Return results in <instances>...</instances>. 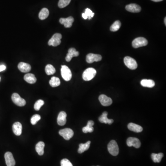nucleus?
<instances>
[{
  "instance_id": "nucleus-35",
  "label": "nucleus",
  "mask_w": 166,
  "mask_h": 166,
  "mask_svg": "<svg viewBox=\"0 0 166 166\" xmlns=\"http://www.w3.org/2000/svg\"><path fill=\"white\" fill-rule=\"evenodd\" d=\"M61 166H73L72 163L67 159H62L61 162Z\"/></svg>"
},
{
  "instance_id": "nucleus-34",
  "label": "nucleus",
  "mask_w": 166,
  "mask_h": 166,
  "mask_svg": "<svg viewBox=\"0 0 166 166\" xmlns=\"http://www.w3.org/2000/svg\"><path fill=\"white\" fill-rule=\"evenodd\" d=\"M40 119H41V116L40 115H37V114L34 115L31 119V124L35 125Z\"/></svg>"
},
{
  "instance_id": "nucleus-11",
  "label": "nucleus",
  "mask_w": 166,
  "mask_h": 166,
  "mask_svg": "<svg viewBox=\"0 0 166 166\" xmlns=\"http://www.w3.org/2000/svg\"><path fill=\"white\" fill-rule=\"evenodd\" d=\"M6 165L7 166H15V161L13 158V155L10 152H7L4 155Z\"/></svg>"
},
{
  "instance_id": "nucleus-33",
  "label": "nucleus",
  "mask_w": 166,
  "mask_h": 166,
  "mask_svg": "<svg viewBox=\"0 0 166 166\" xmlns=\"http://www.w3.org/2000/svg\"><path fill=\"white\" fill-rule=\"evenodd\" d=\"M44 104V102L43 100H38L34 104V108L36 111H38L41 109V107Z\"/></svg>"
},
{
  "instance_id": "nucleus-13",
  "label": "nucleus",
  "mask_w": 166,
  "mask_h": 166,
  "mask_svg": "<svg viewBox=\"0 0 166 166\" xmlns=\"http://www.w3.org/2000/svg\"><path fill=\"white\" fill-rule=\"evenodd\" d=\"M60 23L63 25L66 28H70L72 27L73 23L74 22V19L72 16H70L67 18H61Z\"/></svg>"
},
{
  "instance_id": "nucleus-17",
  "label": "nucleus",
  "mask_w": 166,
  "mask_h": 166,
  "mask_svg": "<svg viewBox=\"0 0 166 166\" xmlns=\"http://www.w3.org/2000/svg\"><path fill=\"white\" fill-rule=\"evenodd\" d=\"M67 114L64 111H61L59 114L57 118L58 124L60 125H64L66 124L67 121Z\"/></svg>"
},
{
  "instance_id": "nucleus-23",
  "label": "nucleus",
  "mask_w": 166,
  "mask_h": 166,
  "mask_svg": "<svg viewBox=\"0 0 166 166\" xmlns=\"http://www.w3.org/2000/svg\"><path fill=\"white\" fill-rule=\"evenodd\" d=\"M91 142L88 141L85 143H80L79 145V148L78 149V153L81 154L83 153L85 151H87L90 148Z\"/></svg>"
},
{
  "instance_id": "nucleus-3",
  "label": "nucleus",
  "mask_w": 166,
  "mask_h": 166,
  "mask_svg": "<svg viewBox=\"0 0 166 166\" xmlns=\"http://www.w3.org/2000/svg\"><path fill=\"white\" fill-rule=\"evenodd\" d=\"M61 74L62 78L66 81H68L72 79V72L69 68L67 66H61Z\"/></svg>"
},
{
  "instance_id": "nucleus-26",
  "label": "nucleus",
  "mask_w": 166,
  "mask_h": 166,
  "mask_svg": "<svg viewBox=\"0 0 166 166\" xmlns=\"http://www.w3.org/2000/svg\"><path fill=\"white\" fill-rule=\"evenodd\" d=\"M163 154L162 153H158V154L152 153L151 154L152 160L154 163H160L162 158L163 157Z\"/></svg>"
},
{
  "instance_id": "nucleus-31",
  "label": "nucleus",
  "mask_w": 166,
  "mask_h": 166,
  "mask_svg": "<svg viewBox=\"0 0 166 166\" xmlns=\"http://www.w3.org/2000/svg\"><path fill=\"white\" fill-rule=\"evenodd\" d=\"M121 23L119 21H117L114 22V24L111 25L110 30L112 31H116L119 30L121 27Z\"/></svg>"
},
{
  "instance_id": "nucleus-38",
  "label": "nucleus",
  "mask_w": 166,
  "mask_h": 166,
  "mask_svg": "<svg viewBox=\"0 0 166 166\" xmlns=\"http://www.w3.org/2000/svg\"><path fill=\"white\" fill-rule=\"evenodd\" d=\"M164 23H165V25H166V18L165 17V19H164Z\"/></svg>"
},
{
  "instance_id": "nucleus-28",
  "label": "nucleus",
  "mask_w": 166,
  "mask_h": 166,
  "mask_svg": "<svg viewBox=\"0 0 166 166\" xmlns=\"http://www.w3.org/2000/svg\"><path fill=\"white\" fill-rule=\"evenodd\" d=\"M49 83L50 86H52V87H57V86H59L61 84L60 79L57 77H52Z\"/></svg>"
},
{
  "instance_id": "nucleus-18",
  "label": "nucleus",
  "mask_w": 166,
  "mask_h": 166,
  "mask_svg": "<svg viewBox=\"0 0 166 166\" xmlns=\"http://www.w3.org/2000/svg\"><path fill=\"white\" fill-rule=\"evenodd\" d=\"M13 131L15 135L20 136L22 131V126L21 124L19 122H16L13 125Z\"/></svg>"
},
{
  "instance_id": "nucleus-15",
  "label": "nucleus",
  "mask_w": 166,
  "mask_h": 166,
  "mask_svg": "<svg viewBox=\"0 0 166 166\" xmlns=\"http://www.w3.org/2000/svg\"><path fill=\"white\" fill-rule=\"evenodd\" d=\"M125 9L127 11L131 13H139L141 10V7L136 4H130L127 5Z\"/></svg>"
},
{
  "instance_id": "nucleus-36",
  "label": "nucleus",
  "mask_w": 166,
  "mask_h": 166,
  "mask_svg": "<svg viewBox=\"0 0 166 166\" xmlns=\"http://www.w3.org/2000/svg\"><path fill=\"white\" fill-rule=\"evenodd\" d=\"M6 66L3 65H0V72H2L3 71L5 70L6 69Z\"/></svg>"
},
{
  "instance_id": "nucleus-4",
  "label": "nucleus",
  "mask_w": 166,
  "mask_h": 166,
  "mask_svg": "<svg viewBox=\"0 0 166 166\" xmlns=\"http://www.w3.org/2000/svg\"><path fill=\"white\" fill-rule=\"evenodd\" d=\"M61 38L62 35L61 34L57 33L55 34L48 42L49 45L53 46L54 47L57 46L61 43Z\"/></svg>"
},
{
  "instance_id": "nucleus-30",
  "label": "nucleus",
  "mask_w": 166,
  "mask_h": 166,
  "mask_svg": "<svg viewBox=\"0 0 166 166\" xmlns=\"http://www.w3.org/2000/svg\"><path fill=\"white\" fill-rule=\"evenodd\" d=\"M45 70L46 74L48 75H52L55 73V68L52 65L50 64L47 65V66H46Z\"/></svg>"
},
{
  "instance_id": "nucleus-2",
  "label": "nucleus",
  "mask_w": 166,
  "mask_h": 166,
  "mask_svg": "<svg viewBox=\"0 0 166 166\" xmlns=\"http://www.w3.org/2000/svg\"><path fill=\"white\" fill-rule=\"evenodd\" d=\"M108 149L110 154L114 156L118 155L119 152L118 145L116 141L114 140H111L108 144Z\"/></svg>"
},
{
  "instance_id": "nucleus-21",
  "label": "nucleus",
  "mask_w": 166,
  "mask_h": 166,
  "mask_svg": "<svg viewBox=\"0 0 166 166\" xmlns=\"http://www.w3.org/2000/svg\"><path fill=\"white\" fill-rule=\"evenodd\" d=\"M24 79L29 84H34L37 81V79L32 73H27L24 76Z\"/></svg>"
},
{
  "instance_id": "nucleus-14",
  "label": "nucleus",
  "mask_w": 166,
  "mask_h": 166,
  "mask_svg": "<svg viewBox=\"0 0 166 166\" xmlns=\"http://www.w3.org/2000/svg\"><path fill=\"white\" fill-rule=\"evenodd\" d=\"M79 55V52L74 48H70L68 49V54L66 56V60L67 62H69L73 57H77Z\"/></svg>"
},
{
  "instance_id": "nucleus-6",
  "label": "nucleus",
  "mask_w": 166,
  "mask_h": 166,
  "mask_svg": "<svg viewBox=\"0 0 166 166\" xmlns=\"http://www.w3.org/2000/svg\"><path fill=\"white\" fill-rule=\"evenodd\" d=\"M124 61L125 66L130 69L135 70L137 68V63L133 58L129 56H126L124 59Z\"/></svg>"
},
{
  "instance_id": "nucleus-20",
  "label": "nucleus",
  "mask_w": 166,
  "mask_h": 166,
  "mask_svg": "<svg viewBox=\"0 0 166 166\" xmlns=\"http://www.w3.org/2000/svg\"><path fill=\"white\" fill-rule=\"evenodd\" d=\"M128 128L131 131H134L135 133H140L143 131L142 127L140 125L136 124L135 123H130L128 125Z\"/></svg>"
},
{
  "instance_id": "nucleus-19",
  "label": "nucleus",
  "mask_w": 166,
  "mask_h": 166,
  "mask_svg": "<svg viewBox=\"0 0 166 166\" xmlns=\"http://www.w3.org/2000/svg\"><path fill=\"white\" fill-rule=\"evenodd\" d=\"M18 68L22 73H28L31 70V66L30 64L25 62H20L18 66Z\"/></svg>"
},
{
  "instance_id": "nucleus-5",
  "label": "nucleus",
  "mask_w": 166,
  "mask_h": 166,
  "mask_svg": "<svg viewBox=\"0 0 166 166\" xmlns=\"http://www.w3.org/2000/svg\"><path fill=\"white\" fill-rule=\"evenodd\" d=\"M148 44V41L146 38L143 37H139L135 38L133 41L132 45L134 48H138L143 47Z\"/></svg>"
},
{
  "instance_id": "nucleus-39",
  "label": "nucleus",
  "mask_w": 166,
  "mask_h": 166,
  "mask_svg": "<svg viewBox=\"0 0 166 166\" xmlns=\"http://www.w3.org/2000/svg\"><path fill=\"white\" fill-rule=\"evenodd\" d=\"M0 80H1V77H0Z\"/></svg>"
},
{
  "instance_id": "nucleus-24",
  "label": "nucleus",
  "mask_w": 166,
  "mask_h": 166,
  "mask_svg": "<svg viewBox=\"0 0 166 166\" xmlns=\"http://www.w3.org/2000/svg\"><path fill=\"white\" fill-rule=\"evenodd\" d=\"M140 83L142 86L145 87L152 88L155 85L154 81L151 79H143L141 80Z\"/></svg>"
},
{
  "instance_id": "nucleus-12",
  "label": "nucleus",
  "mask_w": 166,
  "mask_h": 166,
  "mask_svg": "<svg viewBox=\"0 0 166 166\" xmlns=\"http://www.w3.org/2000/svg\"><path fill=\"white\" fill-rule=\"evenodd\" d=\"M99 100L101 104L103 106H109L111 105L113 103L112 99L105 95H101L99 96Z\"/></svg>"
},
{
  "instance_id": "nucleus-9",
  "label": "nucleus",
  "mask_w": 166,
  "mask_h": 166,
  "mask_svg": "<svg viewBox=\"0 0 166 166\" xmlns=\"http://www.w3.org/2000/svg\"><path fill=\"white\" fill-rule=\"evenodd\" d=\"M127 145L129 147L133 146L136 148H139L141 146V142L139 139L136 137H129L127 141Z\"/></svg>"
},
{
  "instance_id": "nucleus-8",
  "label": "nucleus",
  "mask_w": 166,
  "mask_h": 166,
  "mask_svg": "<svg viewBox=\"0 0 166 166\" xmlns=\"http://www.w3.org/2000/svg\"><path fill=\"white\" fill-rule=\"evenodd\" d=\"M59 133L66 140H69L70 139L74 134L73 131L72 129L70 128H65V129H61L59 131Z\"/></svg>"
},
{
  "instance_id": "nucleus-25",
  "label": "nucleus",
  "mask_w": 166,
  "mask_h": 166,
  "mask_svg": "<svg viewBox=\"0 0 166 166\" xmlns=\"http://www.w3.org/2000/svg\"><path fill=\"white\" fill-rule=\"evenodd\" d=\"M45 144L43 142H39L36 146V151L40 155H43L44 154V148Z\"/></svg>"
},
{
  "instance_id": "nucleus-32",
  "label": "nucleus",
  "mask_w": 166,
  "mask_h": 166,
  "mask_svg": "<svg viewBox=\"0 0 166 166\" xmlns=\"http://www.w3.org/2000/svg\"><path fill=\"white\" fill-rule=\"evenodd\" d=\"M71 0H59L58 3L59 7L60 8H64L66 7L71 2Z\"/></svg>"
},
{
  "instance_id": "nucleus-22",
  "label": "nucleus",
  "mask_w": 166,
  "mask_h": 166,
  "mask_svg": "<svg viewBox=\"0 0 166 166\" xmlns=\"http://www.w3.org/2000/svg\"><path fill=\"white\" fill-rule=\"evenodd\" d=\"M94 125L93 121H89L88 122L87 125L86 127H84L82 129L83 133H92L94 131L93 125Z\"/></svg>"
},
{
  "instance_id": "nucleus-7",
  "label": "nucleus",
  "mask_w": 166,
  "mask_h": 166,
  "mask_svg": "<svg viewBox=\"0 0 166 166\" xmlns=\"http://www.w3.org/2000/svg\"><path fill=\"white\" fill-rule=\"evenodd\" d=\"M12 100L13 102L18 106L23 107L26 104V101L25 99L21 98L19 95L15 93L12 95Z\"/></svg>"
},
{
  "instance_id": "nucleus-37",
  "label": "nucleus",
  "mask_w": 166,
  "mask_h": 166,
  "mask_svg": "<svg viewBox=\"0 0 166 166\" xmlns=\"http://www.w3.org/2000/svg\"><path fill=\"white\" fill-rule=\"evenodd\" d=\"M152 1H155V2H159V1H161L163 0H151Z\"/></svg>"
},
{
  "instance_id": "nucleus-27",
  "label": "nucleus",
  "mask_w": 166,
  "mask_h": 166,
  "mask_svg": "<svg viewBox=\"0 0 166 166\" xmlns=\"http://www.w3.org/2000/svg\"><path fill=\"white\" fill-rule=\"evenodd\" d=\"M49 11L46 8H43L39 13V18L41 20L46 19L49 15Z\"/></svg>"
},
{
  "instance_id": "nucleus-16",
  "label": "nucleus",
  "mask_w": 166,
  "mask_h": 166,
  "mask_svg": "<svg viewBox=\"0 0 166 166\" xmlns=\"http://www.w3.org/2000/svg\"><path fill=\"white\" fill-rule=\"evenodd\" d=\"M108 113L107 112H104L99 118V121L101 123L109 124L110 125L114 122V120L112 119H109L107 117Z\"/></svg>"
},
{
  "instance_id": "nucleus-29",
  "label": "nucleus",
  "mask_w": 166,
  "mask_h": 166,
  "mask_svg": "<svg viewBox=\"0 0 166 166\" xmlns=\"http://www.w3.org/2000/svg\"><path fill=\"white\" fill-rule=\"evenodd\" d=\"M94 13L89 9H86L85 11V13H82V17L84 19H91L94 15Z\"/></svg>"
},
{
  "instance_id": "nucleus-1",
  "label": "nucleus",
  "mask_w": 166,
  "mask_h": 166,
  "mask_svg": "<svg viewBox=\"0 0 166 166\" xmlns=\"http://www.w3.org/2000/svg\"><path fill=\"white\" fill-rule=\"evenodd\" d=\"M97 73V71L93 68L86 69L83 73V79L85 81H88L94 78Z\"/></svg>"
},
{
  "instance_id": "nucleus-40",
  "label": "nucleus",
  "mask_w": 166,
  "mask_h": 166,
  "mask_svg": "<svg viewBox=\"0 0 166 166\" xmlns=\"http://www.w3.org/2000/svg\"></svg>"
},
{
  "instance_id": "nucleus-10",
  "label": "nucleus",
  "mask_w": 166,
  "mask_h": 166,
  "mask_svg": "<svg viewBox=\"0 0 166 166\" xmlns=\"http://www.w3.org/2000/svg\"><path fill=\"white\" fill-rule=\"evenodd\" d=\"M102 59V57L100 55L97 54H88L86 56V61L89 63H92L93 62L96 61H100Z\"/></svg>"
}]
</instances>
